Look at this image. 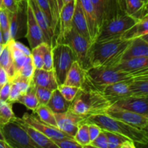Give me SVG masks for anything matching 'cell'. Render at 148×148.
I'll list each match as a JSON object with an SVG mask.
<instances>
[{"mask_svg": "<svg viewBox=\"0 0 148 148\" xmlns=\"http://www.w3.org/2000/svg\"><path fill=\"white\" fill-rule=\"evenodd\" d=\"M17 102L24 105L28 109L33 111H35L39 103L36 95V90H35V87L33 86V85L27 92L20 95L19 99L17 100Z\"/></svg>", "mask_w": 148, "mask_h": 148, "instance_id": "1f68e13d", "label": "cell"}, {"mask_svg": "<svg viewBox=\"0 0 148 148\" xmlns=\"http://www.w3.org/2000/svg\"><path fill=\"white\" fill-rule=\"evenodd\" d=\"M130 82V81H129ZM129 82H120L104 85H94L95 89L99 91L111 105L116 101L130 96L128 88Z\"/></svg>", "mask_w": 148, "mask_h": 148, "instance_id": "5bb4252c", "label": "cell"}, {"mask_svg": "<svg viewBox=\"0 0 148 148\" xmlns=\"http://www.w3.org/2000/svg\"><path fill=\"white\" fill-rule=\"evenodd\" d=\"M57 89L59 90L61 94L63 95L64 98L69 103L72 102L74 98L76 96L78 90H79V88H77V87L69 86V85H64V84L58 85Z\"/></svg>", "mask_w": 148, "mask_h": 148, "instance_id": "f35d334b", "label": "cell"}, {"mask_svg": "<svg viewBox=\"0 0 148 148\" xmlns=\"http://www.w3.org/2000/svg\"><path fill=\"white\" fill-rule=\"evenodd\" d=\"M53 70L58 85L64 84L66 75L74 62L77 61L73 51L64 43L56 44L52 47Z\"/></svg>", "mask_w": 148, "mask_h": 148, "instance_id": "8992f818", "label": "cell"}, {"mask_svg": "<svg viewBox=\"0 0 148 148\" xmlns=\"http://www.w3.org/2000/svg\"><path fill=\"white\" fill-rule=\"evenodd\" d=\"M24 1V0H16V1H17V2H20V1Z\"/></svg>", "mask_w": 148, "mask_h": 148, "instance_id": "91938a15", "label": "cell"}, {"mask_svg": "<svg viewBox=\"0 0 148 148\" xmlns=\"http://www.w3.org/2000/svg\"><path fill=\"white\" fill-rule=\"evenodd\" d=\"M54 116L58 128L72 137H75L79 124L85 119L69 110L63 113H54Z\"/></svg>", "mask_w": 148, "mask_h": 148, "instance_id": "4fadbf2b", "label": "cell"}, {"mask_svg": "<svg viewBox=\"0 0 148 148\" xmlns=\"http://www.w3.org/2000/svg\"><path fill=\"white\" fill-rule=\"evenodd\" d=\"M0 65L7 72L10 79L14 76L15 72H14V62H13L10 41L4 43L3 46L2 50L0 53Z\"/></svg>", "mask_w": 148, "mask_h": 148, "instance_id": "f546056e", "label": "cell"}, {"mask_svg": "<svg viewBox=\"0 0 148 148\" xmlns=\"http://www.w3.org/2000/svg\"><path fill=\"white\" fill-rule=\"evenodd\" d=\"M0 43H1V44H4V42H3V39H2V33H1V27H0Z\"/></svg>", "mask_w": 148, "mask_h": 148, "instance_id": "11a10c76", "label": "cell"}, {"mask_svg": "<svg viewBox=\"0 0 148 148\" xmlns=\"http://www.w3.org/2000/svg\"><path fill=\"white\" fill-rule=\"evenodd\" d=\"M27 0L18 2V8L14 12H10V32L12 40L25 37L27 33Z\"/></svg>", "mask_w": 148, "mask_h": 148, "instance_id": "9c48e42d", "label": "cell"}, {"mask_svg": "<svg viewBox=\"0 0 148 148\" xmlns=\"http://www.w3.org/2000/svg\"><path fill=\"white\" fill-rule=\"evenodd\" d=\"M74 139L82 146V147H86L90 143V139L88 132V123H81L79 124L78 130L75 134Z\"/></svg>", "mask_w": 148, "mask_h": 148, "instance_id": "d590c367", "label": "cell"}, {"mask_svg": "<svg viewBox=\"0 0 148 148\" xmlns=\"http://www.w3.org/2000/svg\"><path fill=\"white\" fill-rule=\"evenodd\" d=\"M35 1L37 3L39 8L41 10V11L43 12V14H45L49 25H50V27H51L52 30H53V21H52L51 12V9L50 7H49V2H48V0H35Z\"/></svg>", "mask_w": 148, "mask_h": 148, "instance_id": "b9f144b4", "label": "cell"}, {"mask_svg": "<svg viewBox=\"0 0 148 148\" xmlns=\"http://www.w3.org/2000/svg\"><path fill=\"white\" fill-rule=\"evenodd\" d=\"M81 6L85 19L87 20L90 38L92 43L96 40L99 34V26L96 14L91 0H77Z\"/></svg>", "mask_w": 148, "mask_h": 148, "instance_id": "e0dca14e", "label": "cell"}, {"mask_svg": "<svg viewBox=\"0 0 148 148\" xmlns=\"http://www.w3.org/2000/svg\"><path fill=\"white\" fill-rule=\"evenodd\" d=\"M110 106V103L85 77L82 86L79 88L68 110L87 119L92 115L106 114Z\"/></svg>", "mask_w": 148, "mask_h": 148, "instance_id": "7a4b0ae2", "label": "cell"}, {"mask_svg": "<svg viewBox=\"0 0 148 148\" xmlns=\"http://www.w3.org/2000/svg\"><path fill=\"white\" fill-rule=\"evenodd\" d=\"M43 65L42 69L45 70H53V53L52 46H49L45 51L43 57Z\"/></svg>", "mask_w": 148, "mask_h": 148, "instance_id": "bcb514c9", "label": "cell"}, {"mask_svg": "<svg viewBox=\"0 0 148 148\" xmlns=\"http://www.w3.org/2000/svg\"><path fill=\"white\" fill-rule=\"evenodd\" d=\"M12 43L15 47H17V49H20V51H22L23 52H24L27 56H31V51L28 49V48L26 47L24 44H23L20 42L17 41V40H12Z\"/></svg>", "mask_w": 148, "mask_h": 148, "instance_id": "816d5d0a", "label": "cell"}, {"mask_svg": "<svg viewBox=\"0 0 148 148\" xmlns=\"http://www.w3.org/2000/svg\"><path fill=\"white\" fill-rule=\"evenodd\" d=\"M58 148H83L74 138H64L53 141Z\"/></svg>", "mask_w": 148, "mask_h": 148, "instance_id": "f6af8a7d", "label": "cell"}, {"mask_svg": "<svg viewBox=\"0 0 148 148\" xmlns=\"http://www.w3.org/2000/svg\"><path fill=\"white\" fill-rule=\"evenodd\" d=\"M62 43L68 45L71 48L76 57L77 62L82 69L86 71L90 68L88 51L92 43L78 34L73 28L66 35Z\"/></svg>", "mask_w": 148, "mask_h": 148, "instance_id": "ba28073f", "label": "cell"}, {"mask_svg": "<svg viewBox=\"0 0 148 148\" xmlns=\"http://www.w3.org/2000/svg\"><path fill=\"white\" fill-rule=\"evenodd\" d=\"M114 69L127 72H137L148 69V56L134 57L121 60Z\"/></svg>", "mask_w": 148, "mask_h": 148, "instance_id": "603a6c76", "label": "cell"}, {"mask_svg": "<svg viewBox=\"0 0 148 148\" xmlns=\"http://www.w3.org/2000/svg\"><path fill=\"white\" fill-rule=\"evenodd\" d=\"M35 69H36V67H35L33 60H32L31 56H30L27 57L25 62L23 64V66L20 67V69L17 71V72L14 75H19V76H21L23 77L33 81V76Z\"/></svg>", "mask_w": 148, "mask_h": 148, "instance_id": "74e56055", "label": "cell"}, {"mask_svg": "<svg viewBox=\"0 0 148 148\" xmlns=\"http://www.w3.org/2000/svg\"><path fill=\"white\" fill-rule=\"evenodd\" d=\"M75 0H72L62 7L59 12V31L55 39V45L62 43L64 38L72 28V17L75 7Z\"/></svg>", "mask_w": 148, "mask_h": 148, "instance_id": "7c38bea8", "label": "cell"}, {"mask_svg": "<svg viewBox=\"0 0 148 148\" xmlns=\"http://www.w3.org/2000/svg\"><path fill=\"white\" fill-rule=\"evenodd\" d=\"M85 79V72L77 61L73 62L66 75L64 84L80 88Z\"/></svg>", "mask_w": 148, "mask_h": 148, "instance_id": "484cf974", "label": "cell"}, {"mask_svg": "<svg viewBox=\"0 0 148 148\" xmlns=\"http://www.w3.org/2000/svg\"><path fill=\"white\" fill-rule=\"evenodd\" d=\"M27 33L26 36L30 49H33L45 42L43 32L37 23L31 7L27 2Z\"/></svg>", "mask_w": 148, "mask_h": 148, "instance_id": "9a60e30c", "label": "cell"}, {"mask_svg": "<svg viewBox=\"0 0 148 148\" xmlns=\"http://www.w3.org/2000/svg\"><path fill=\"white\" fill-rule=\"evenodd\" d=\"M112 105L119 107L123 109L128 110L148 116V100L147 98H137L127 96L116 101Z\"/></svg>", "mask_w": 148, "mask_h": 148, "instance_id": "ac0fdd59", "label": "cell"}, {"mask_svg": "<svg viewBox=\"0 0 148 148\" xmlns=\"http://www.w3.org/2000/svg\"><path fill=\"white\" fill-rule=\"evenodd\" d=\"M71 103L68 102L61 94L59 90H53L51 98L46 105L53 113H63L67 111Z\"/></svg>", "mask_w": 148, "mask_h": 148, "instance_id": "f1b7e54d", "label": "cell"}, {"mask_svg": "<svg viewBox=\"0 0 148 148\" xmlns=\"http://www.w3.org/2000/svg\"><path fill=\"white\" fill-rule=\"evenodd\" d=\"M88 132H89V137L91 142L98 137V134L101 132L102 130H101V127H99L98 125L93 124V123H88Z\"/></svg>", "mask_w": 148, "mask_h": 148, "instance_id": "681fc988", "label": "cell"}, {"mask_svg": "<svg viewBox=\"0 0 148 148\" xmlns=\"http://www.w3.org/2000/svg\"><path fill=\"white\" fill-rule=\"evenodd\" d=\"M0 89H1V87H0Z\"/></svg>", "mask_w": 148, "mask_h": 148, "instance_id": "6125c7cd", "label": "cell"}, {"mask_svg": "<svg viewBox=\"0 0 148 148\" xmlns=\"http://www.w3.org/2000/svg\"><path fill=\"white\" fill-rule=\"evenodd\" d=\"M0 148H10L4 140H0Z\"/></svg>", "mask_w": 148, "mask_h": 148, "instance_id": "db71d44e", "label": "cell"}, {"mask_svg": "<svg viewBox=\"0 0 148 148\" xmlns=\"http://www.w3.org/2000/svg\"><path fill=\"white\" fill-rule=\"evenodd\" d=\"M27 2L31 7L36 21L38 23L39 26H40V29L43 32L45 42H46L48 44L53 47L55 45L54 33H53V30L49 25L46 16L43 14V12L41 11V10L39 8L35 0H27Z\"/></svg>", "mask_w": 148, "mask_h": 148, "instance_id": "2e32d148", "label": "cell"}, {"mask_svg": "<svg viewBox=\"0 0 148 148\" xmlns=\"http://www.w3.org/2000/svg\"><path fill=\"white\" fill-rule=\"evenodd\" d=\"M136 23L137 21L126 12L124 0H108L106 16L95 41L120 38L121 35Z\"/></svg>", "mask_w": 148, "mask_h": 148, "instance_id": "6da1fadb", "label": "cell"}, {"mask_svg": "<svg viewBox=\"0 0 148 148\" xmlns=\"http://www.w3.org/2000/svg\"><path fill=\"white\" fill-rule=\"evenodd\" d=\"M51 46L48 44L46 42L40 43L38 46L31 49V58L33 60L36 69H42L43 65V57L46 49Z\"/></svg>", "mask_w": 148, "mask_h": 148, "instance_id": "d6a6232c", "label": "cell"}, {"mask_svg": "<svg viewBox=\"0 0 148 148\" xmlns=\"http://www.w3.org/2000/svg\"><path fill=\"white\" fill-rule=\"evenodd\" d=\"M148 34V17L137 21L131 27L126 30L120 38L123 40H132Z\"/></svg>", "mask_w": 148, "mask_h": 148, "instance_id": "83f0119b", "label": "cell"}, {"mask_svg": "<svg viewBox=\"0 0 148 148\" xmlns=\"http://www.w3.org/2000/svg\"><path fill=\"white\" fill-rule=\"evenodd\" d=\"M20 119L23 122L34 127L35 129L43 133L44 135L50 138L52 141L64 138H74V137L69 136V134L62 132L57 127L49 125V124L43 122L38 118L35 116L33 114H29L27 113H25L22 116V118Z\"/></svg>", "mask_w": 148, "mask_h": 148, "instance_id": "8fae6325", "label": "cell"}, {"mask_svg": "<svg viewBox=\"0 0 148 148\" xmlns=\"http://www.w3.org/2000/svg\"><path fill=\"white\" fill-rule=\"evenodd\" d=\"M130 96L137 98H147L148 75L136 77L128 82Z\"/></svg>", "mask_w": 148, "mask_h": 148, "instance_id": "d4e9b609", "label": "cell"}, {"mask_svg": "<svg viewBox=\"0 0 148 148\" xmlns=\"http://www.w3.org/2000/svg\"><path fill=\"white\" fill-rule=\"evenodd\" d=\"M10 82H11V81H10ZM22 95V93L20 92V91L17 89V87L12 83L10 95H9L8 100H7V102L10 103H11V104L17 102V100L19 99V98H20V95Z\"/></svg>", "mask_w": 148, "mask_h": 148, "instance_id": "7dc6e473", "label": "cell"}, {"mask_svg": "<svg viewBox=\"0 0 148 148\" xmlns=\"http://www.w3.org/2000/svg\"><path fill=\"white\" fill-rule=\"evenodd\" d=\"M14 119L27 132L30 138L38 146L39 148H58L53 141L34 127L23 122L20 118L15 117Z\"/></svg>", "mask_w": 148, "mask_h": 148, "instance_id": "d6986e66", "label": "cell"}, {"mask_svg": "<svg viewBox=\"0 0 148 148\" xmlns=\"http://www.w3.org/2000/svg\"><path fill=\"white\" fill-rule=\"evenodd\" d=\"M108 140V148H135L134 142L126 136L102 130Z\"/></svg>", "mask_w": 148, "mask_h": 148, "instance_id": "4316f807", "label": "cell"}, {"mask_svg": "<svg viewBox=\"0 0 148 148\" xmlns=\"http://www.w3.org/2000/svg\"><path fill=\"white\" fill-rule=\"evenodd\" d=\"M0 140H4V137H3L2 134H1V130H0Z\"/></svg>", "mask_w": 148, "mask_h": 148, "instance_id": "9f6ffc18", "label": "cell"}, {"mask_svg": "<svg viewBox=\"0 0 148 148\" xmlns=\"http://www.w3.org/2000/svg\"><path fill=\"white\" fill-rule=\"evenodd\" d=\"M36 95L37 97L39 105H46L51 98L53 90L49 88L40 86H34Z\"/></svg>", "mask_w": 148, "mask_h": 148, "instance_id": "ab89813d", "label": "cell"}, {"mask_svg": "<svg viewBox=\"0 0 148 148\" xmlns=\"http://www.w3.org/2000/svg\"><path fill=\"white\" fill-rule=\"evenodd\" d=\"M106 114L140 130H147L148 116L111 105Z\"/></svg>", "mask_w": 148, "mask_h": 148, "instance_id": "30bf717a", "label": "cell"}, {"mask_svg": "<svg viewBox=\"0 0 148 148\" xmlns=\"http://www.w3.org/2000/svg\"><path fill=\"white\" fill-rule=\"evenodd\" d=\"M15 117L12 104L0 99V127L12 121Z\"/></svg>", "mask_w": 148, "mask_h": 148, "instance_id": "836d02e7", "label": "cell"}, {"mask_svg": "<svg viewBox=\"0 0 148 148\" xmlns=\"http://www.w3.org/2000/svg\"><path fill=\"white\" fill-rule=\"evenodd\" d=\"M0 27L2 33L10 32V12L4 8H0Z\"/></svg>", "mask_w": 148, "mask_h": 148, "instance_id": "7bdbcfd3", "label": "cell"}, {"mask_svg": "<svg viewBox=\"0 0 148 148\" xmlns=\"http://www.w3.org/2000/svg\"><path fill=\"white\" fill-rule=\"evenodd\" d=\"M145 56H148V41L140 37L131 40V43L126 49L121 60Z\"/></svg>", "mask_w": 148, "mask_h": 148, "instance_id": "7402d4cb", "label": "cell"}, {"mask_svg": "<svg viewBox=\"0 0 148 148\" xmlns=\"http://www.w3.org/2000/svg\"><path fill=\"white\" fill-rule=\"evenodd\" d=\"M33 112L37 114L40 121L49 124V125L57 127L54 113L51 110V108L47 105H38Z\"/></svg>", "mask_w": 148, "mask_h": 148, "instance_id": "4dcf8cb0", "label": "cell"}, {"mask_svg": "<svg viewBox=\"0 0 148 148\" xmlns=\"http://www.w3.org/2000/svg\"><path fill=\"white\" fill-rule=\"evenodd\" d=\"M1 6H2V4H1V0H0V8H1Z\"/></svg>", "mask_w": 148, "mask_h": 148, "instance_id": "680465c9", "label": "cell"}, {"mask_svg": "<svg viewBox=\"0 0 148 148\" xmlns=\"http://www.w3.org/2000/svg\"><path fill=\"white\" fill-rule=\"evenodd\" d=\"M10 80V77L5 69L0 65V87L4 85Z\"/></svg>", "mask_w": 148, "mask_h": 148, "instance_id": "f5cc1de1", "label": "cell"}, {"mask_svg": "<svg viewBox=\"0 0 148 148\" xmlns=\"http://www.w3.org/2000/svg\"><path fill=\"white\" fill-rule=\"evenodd\" d=\"M0 130L10 148H39L14 119L0 127Z\"/></svg>", "mask_w": 148, "mask_h": 148, "instance_id": "52a82bcc", "label": "cell"}, {"mask_svg": "<svg viewBox=\"0 0 148 148\" xmlns=\"http://www.w3.org/2000/svg\"><path fill=\"white\" fill-rule=\"evenodd\" d=\"M33 86H40L43 88L53 90L58 87L53 70H45L43 69H36L33 76Z\"/></svg>", "mask_w": 148, "mask_h": 148, "instance_id": "44dd1931", "label": "cell"}, {"mask_svg": "<svg viewBox=\"0 0 148 148\" xmlns=\"http://www.w3.org/2000/svg\"><path fill=\"white\" fill-rule=\"evenodd\" d=\"M86 147H96V148H108V140L106 136L104 134L103 130L98 134V137L94 139L90 143V144Z\"/></svg>", "mask_w": 148, "mask_h": 148, "instance_id": "ee69618b", "label": "cell"}, {"mask_svg": "<svg viewBox=\"0 0 148 148\" xmlns=\"http://www.w3.org/2000/svg\"><path fill=\"white\" fill-rule=\"evenodd\" d=\"M3 46H4V44H1V43H0V53H1V50H2Z\"/></svg>", "mask_w": 148, "mask_h": 148, "instance_id": "6f0895ef", "label": "cell"}, {"mask_svg": "<svg viewBox=\"0 0 148 148\" xmlns=\"http://www.w3.org/2000/svg\"><path fill=\"white\" fill-rule=\"evenodd\" d=\"M130 43L131 40L121 38L92 43L88 51L90 68L116 66L122 59L123 55Z\"/></svg>", "mask_w": 148, "mask_h": 148, "instance_id": "3957f363", "label": "cell"}, {"mask_svg": "<svg viewBox=\"0 0 148 148\" xmlns=\"http://www.w3.org/2000/svg\"><path fill=\"white\" fill-rule=\"evenodd\" d=\"M82 123H93L101 127V130L122 134L139 144L147 145V130L136 128L106 114L90 116Z\"/></svg>", "mask_w": 148, "mask_h": 148, "instance_id": "277c9868", "label": "cell"}, {"mask_svg": "<svg viewBox=\"0 0 148 148\" xmlns=\"http://www.w3.org/2000/svg\"><path fill=\"white\" fill-rule=\"evenodd\" d=\"M85 72L87 79L94 85H104L129 82L136 77L148 75V69L137 72H127L113 67H92Z\"/></svg>", "mask_w": 148, "mask_h": 148, "instance_id": "5b68a950", "label": "cell"}, {"mask_svg": "<svg viewBox=\"0 0 148 148\" xmlns=\"http://www.w3.org/2000/svg\"><path fill=\"white\" fill-rule=\"evenodd\" d=\"M1 8L7 10L10 12H14L18 8V2L16 0H1Z\"/></svg>", "mask_w": 148, "mask_h": 148, "instance_id": "c3c4849f", "label": "cell"}, {"mask_svg": "<svg viewBox=\"0 0 148 148\" xmlns=\"http://www.w3.org/2000/svg\"><path fill=\"white\" fill-rule=\"evenodd\" d=\"M91 1L95 9L100 30V27L102 25L104 17L106 16V13L107 8H108V0H91Z\"/></svg>", "mask_w": 148, "mask_h": 148, "instance_id": "8d00e7d4", "label": "cell"}, {"mask_svg": "<svg viewBox=\"0 0 148 148\" xmlns=\"http://www.w3.org/2000/svg\"><path fill=\"white\" fill-rule=\"evenodd\" d=\"M124 2L127 14L137 22L148 17L147 2L143 0H124Z\"/></svg>", "mask_w": 148, "mask_h": 148, "instance_id": "cb8c5ba5", "label": "cell"}, {"mask_svg": "<svg viewBox=\"0 0 148 148\" xmlns=\"http://www.w3.org/2000/svg\"><path fill=\"white\" fill-rule=\"evenodd\" d=\"M11 85V82H10V80H9L8 82H6L4 85L1 87V89H0V99L7 101L9 95H10Z\"/></svg>", "mask_w": 148, "mask_h": 148, "instance_id": "f907efd6", "label": "cell"}, {"mask_svg": "<svg viewBox=\"0 0 148 148\" xmlns=\"http://www.w3.org/2000/svg\"><path fill=\"white\" fill-rule=\"evenodd\" d=\"M48 2L49 4L51 12L52 21H53V30L55 35V32L56 31L58 28V23H59V4H58V0H48Z\"/></svg>", "mask_w": 148, "mask_h": 148, "instance_id": "60d3db41", "label": "cell"}, {"mask_svg": "<svg viewBox=\"0 0 148 148\" xmlns=\"http://www.w3.org/2000/svg\"><path fill=\"white\" fill-rule=\"evenodd\" d=\"M75 7L74 11L73 17H72V28L78 33L85 38L90 43H92V40L90 38L89 30H88V23L85 19L84 13L82 12L81 6L77 0H75Z\"/></svg>", "mask_w": 148, "mask_h": 148, "instance_id": "ffe728a7", "label": "cell"}, {"mask_svg": "<svg viewBox=\"0 0 148 148\" xmlns=\"http://www.w3.org/2000/svg\"><path fill=\"white\" fill-rule=\"evenodd\" d=\"M143 1H145V2H147V3L148 2V0H143Z\"/></svg>", "mask_w": 148, "mask_h": 148, "instance_id": "94428289", "label": "cell"}, {"mask_svg": "<svg viewBox=\"0 0 148 148\" xmlns=\"http://www.w3.org/2000/svg\"><path fill=\"white\" fill-rule=\"evenodd\" d=\"M10 47H11L12 55L13 58V62H14V72H15L16 74L17 72V71L20 69V67L23 66V64L25 62V61L27 60V57L30 56H27L24 52H23L22 51H20V49H17V47H15L12 43V39H11V40H10ZM15 74H14V75H15Z\"/></svg>", "mask_w": 148, "mask_h": 148, "instance_id": "e575fe53", "label": "cell"}]
</instances>
